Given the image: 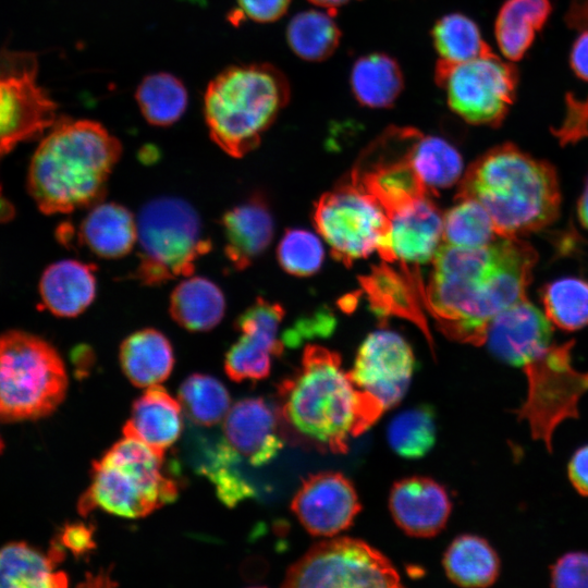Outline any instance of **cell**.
<instances>
[{
    "mask_svg": "<svg viewBox=\"0 0 588 588\" xmlns=\"http://www.w3.org/2000/svg\"><path fill=\"white\" fill-rule=\"evenodd\" d=\"M224 255L235 270H244L270 245L273 219L259 194L225 211L221 218Z\"/></svg>",
    "mask_w": 588,
    "mask_h": 588,
    "instance_id": "7402d4cb",
    "label": "cell"
},
{
    "mask_svg": "<svg viewBox=\"0 0 588 588\" xmlns=\"http://www.w3.org/2000/svg\"><path fill=\"white\" fill-rule=\"evenodd\" d=\"M284 309L278 303L258 297L236 319L237 341L224 357V370L236 382L268 377L271 356H280L284 342L278 338Z\"/></svg>",
    "mask_w": 588,
    "mask_h": 588,
    "instance_id": "2e32d148",
    "label": "cell"
},
{
    "mask_svg": "<svg viewBox=\"0 0 588 588\" xmlns=\"http://www.w3.org/2000/svg\"><path fill=\"white\" fill-rule=\"evenodd\" d=\"M433 46L441 61L463 63L490 51L476 22L462 13H450L432 27Z\"/></svg>",
    "mask_w": 588,
    "mask_h": 588,
    "instance_id": "d590c367",
    "label": "cell"
},
{
    "mask_svg": "<svg viewBox=\"0 0 588 588\" xmlns=\"http://www.w3.org/2000/svg\"><path fill=\"white\" fill-rule=\"evenodd\" d=\"M63 551L57 543L48 554L24 541L0 548V588H59L68 586L64 572L57 569Z\"/></svg>",
    "mask_w": 588,
    "mask_h": 588,
    "instance_id": "4316f807",
    "label": "cell"
},
{
    "mask_svg": "<svg viewBox=\"0 0 588 588\" xmlns=\"http://www.w3.org/2000/svg\"><path fill=\"white\" fill-rule=\"evenodd\" d=\"M284 587H399L392 563L363 540L339 537L313 546L287 569Z\"/></svg>",
    "mask_w": 588,
    "mask_h": 588,
    "instance_id": "7c38bea8",
    "label": "cell"
},
{
    "mask_svg": "<svg viewBox=\"0 0 588 588\" xmlns=\"http://www.w3.org/2000/svg\"><path fill=\"white\" fill-rule=\"evenodd\" d=\"M450 580L462 587L491 586L500 574V559L490 543L476 535L456 537L443 556Z\"/></svg>",
    "mask_w": 588,
    "mask_h": 588,
    "instance_id": "1f68e13d",
    "label": "cell"
},
{
    "mask_svg": "<svg viewBox=\"0 0 588 588\" xmlns=\"http://www.w3.org/2000/svg\"><path fill=\"white\" fill-rule=\"evenodd\" d=\"M145 120L155 126H169L185 112L188 95L184 84L170 73L147 75L135 94Z\"/></svg>",
    "mask_w": 588,
    "mask_h": 588,
    "instance_id": "836d02e7",
    "label": "cell"
},
{
    "mask_svg": "<svg viewBox=\"0 0 588 588\" xmlns=\"http://www.w3.org/2000/svg\"><path fill=\"white\" fill-rule=\"evenodd\" d=\"M34 53L0 51V158L57 121V103L38 84Z\"/></svg>",
    "mask_w": 588,
    "mask_h": 588,
    "instance_id": "5bb4252c",
    "label": "cell"
},
{
    "mask_svg": "<svg viewBox=\"0 0 588 588\" xmlns=\"http://www.w3.org/2000/svg\"><path fill=\"white\" fill-rule=\"evenodd\" d=\"M277 256L284 271L297 277H307L316 273L321 267L323 247L311 232L291 229L281 238Z\"/></svg>",
    "mask_w": 588,
    "mask_h": 588,
    "instance_id": "60d3db41",
    "label": "cell"
},
{
    "mask_svg": "<svg viewBox=\"0 0 588 588\" xmlns=\"http://www.w3.org/2000/svg\"><path fill=\"white\" fill-rule=\"evenodd\" d=\"M544 315L564 330L576 331L588 326V281L562 277L546 283L539 292Z\"/></svg>",
    "mask_w": 588,
    "mask_h": 588,
    "instance_id": "e575fe53",
    "label": "cell"
},
{
    "mask_svg": "<svg viewBox=\"0 0 588 588\" xmlns=\"http://www.w3.org/2000/svg\"><path fill=\"white\" fill-rule=\"evenodd\" d=\"M95 266L64 259L48 266L39 280L41 303L52 315L73 318L89 307L96 296Z\"/></svg>",
    "mask_w": 588,
    "mask_h": 588,
    "instance_id": "d4e9b609",
    "label": "cell"
},
{
    "mask_svg": "<svg viewBox=\"0 0 588 588\" xmlns=\"http://www.w3.org/2000/svg\"><path fill=\"white\" fill-rule=\"evenodd\" d=\"M574 341L551 344L539 357L522 369L527 380L525 402L516 411L526 420L534 440L552 451L553 433L566 419L578 418L581 396L588 392V371L572 363Z\"/></svg>",
    "mask_w": 588,
    "mask_h": 588,
    "instance_id": "9c48e42d",
    "label": "cell"
},
{
    "mask_svg": "<svg viewBox=\"0 0 588 588\" xmlns=\"http://www.w3.org/2000/svg\"><path fill=\"white\" fill-rule=\"evenodd\" d=\"M569 65L577 77L588 82V29L580 30L574 40L569 53Z\"/></svg>",
    "mask_w": 588,
    "mask_h": 588,
    "instance_id": "c3c4849f",
    "label": "cell"
},
{
    "mask_svg": "<svg viewBox=\"0 0 588 588\" xmlns=\"http://www.w3.org/2000/svg\"><path fill=\"white\" fill-rule=\"evenodd\" d=\"M567 475L575 490L588 497V444L573 453L567 465Z\"/></svg>",
    "mask_w": 588,
    "mask_h": 588,
    "instance_id": "7dc6e473",
    "label": "cell"
},
{
    "mask_svg": "<svg viewBox=\"0 0 588 588\" xmlns=\"http://www.w3.org/2000/svg\"><path fill=\"white\" fill-rule=\"evenodd\" d=\"M289 99V83L277 68L230 66L205 91L204 113L209 135L224 152L241 158L257 147Z\"/></svg>",
    "mask_w": 588,
    "mask_h": 588,
    "instance_id": "5b68a950",
    "label": "cell"
},
{
    "mask_svg": "<svg viewBox=\"0 0 588 588\" xmlns=\"http://www.w3.org/2000/svg\"><path fill=\"white\" fill-rule=\"evenodd\" d=\"M456 198L477 200L502 238L520 237L549 226L558 219L561 207L554 167L511 143L489 149L470 164Z\"/></svg>",
    "mask_w": 588,
    "mask_h": 588,
    "instance_id": "277c9868",
    "label": "cell"
},
{
    "mask_svg": "<svg viewBox=\"0 0 588 588\" xmlns=\"http://www.w3.org/2000/svg\"><path fill=\"white\" fill-rule=\"evenodd\" d=\"M389 507L394 522L405 534L430 538L445 527L452 503L442 485L428 477L412 476L392 486Z\"/></svg>",
    "mask_w": 588,
    "mask_h": 588,
    "instance_id": "44dd1931",
    "label": "cell"
},
{
    "mask_svg": "<svg viewBox=\"0 0 588 588\" xmlns=\"http://www.w3.org/2000/svg\"><path fill=\"white\" fill-rule=\"evenodd\" d=\"M291 509L310 535L333 537L353 524L360 503L354 486L343 474L320 471L303 480Z\"/></svg>",
    "mask_w": 588,
    "mask_h": 588,
    "instance_id": "e0dca14e",
    "label": "cell"
},
{
    "mask_svg": "<svg viewBox=\"0 0 588 588\" xmlns=\"http://www.w3.org/2000/svg\"><path fill=\"white\" fill-rule=\"evenodd\" d=\"M551 13V0H505L494 23L495 40L502 54L510 61L523 59Z\"/></svg>",
    "mask_w": 588,
    "mask_h": 588,
    "instance_id": "f1b7e54d",
    "label": "cell"
},
{
    "mask_svg": "<svg viewBox=\"0 0 588 588\" xmlns=\"http://www.w3.org/2000/svg\"><path fill=\"white\" fill-rule=\"evenodd\" d=\"M565 22L569 28L588 29V0H571Z\"/></svg>",
    "mask_w": 588,
    "mask_h": 588,
    "instance_id": "681fc988",
    "label": "cell"
},
{
    "mask_svg": "<svg viewBox=\"0 0 588 588\" xmlns=\"http://www.w3.org/2000/svg\"><path fill=\"white\" fill-rule=\"evenodd\" d=\"M77 238L95 256L118 259L127 255L137 242V221L126 207L99 201L83 218Z\"/></svg>",
    "mask_w": 588,
    "mask_h": 588,
    "instance_id": "484cf974",
    "label": "cell"
},
{
    "mask_svg": "<svg viewBox=\"0 0 588 588\" xmlns=\"http://www.w3.org/2000/svg\"><path fill=\"white\" fill-rule=\"evenodd\" d=\"M182 411L179 399L171 396L166 389L159 384L148 387L133 403L123 434L164 456L181 436Z\"/></svg>",
    "mask_w": 588,
    "mask_h": 588,
    "instance_id": "603a6c76",
    "label": "cell"
},
{
    "mask_svg": "<svg viewBox=\"0 0 588 588\" xmlns=\"http://www.w3.org/2000/svg\"><path fill=\"white\" fill-rule=\"evenodd\" d=\"M169 310L172 319L182 328L193 332L208 331L223 319L225 298L212 281L189 277L173 289Z\"/></svg>",
    "mask_w": 588,
    "mask_h": 588,
    "instance_id": "f546056e",
    "label": "cell"
},
{
    "mask_svg": "<svg viewBox=\"0 0 588 588\" xmlns=\"http://www.w3.org/2000/svg\"><path fill=\"white\" fill-rule=\"evenodd\" d=\"M275 408L284 440L333 454L346 453L350 438L385 412L353 384L340 355L320 345L305 347L299 369L278 387Z\"/></svg>",
    "mask_w": 588,
    "mask_h": 588,
    "instance_id": "7a4b0ae2",
    "label": "cell"
},
{
    "mask_svg": "<svg viewBox=\"0 0 588 588\" xmlns=\"http://www.w3.org/2000/svg\"><path fill=\"white\" fill-rule=\"evenodd\" d=\"M555 588H588V552L574 551L560 556L550 568Z\"/></svg>",
    "mask_w": 588,
    "mask_h": 588,
    "instance_id": "ee69618b",
    "label": "cell"
},
{
    "mask_svg": "<svg viewBox=\"0 0 588 588\" xmlns=\"http://www.w3.org/2000/svg\"><path fill=\"white\" fill-rule=\"evenodd\" d=\"M314 223L345 266L378 250L385 253L390 219L383 208L350 180L323 194L315 205Z\"/></svg>",
    "mask_w": 588,
    "mask_h": 588,
    "instance_id": "8fae6325",
    "label": "cell"
},
{
    "mask_svg": "<svg viewBox=\"0 0 588 588\" xmlns=\"http://www.w3.org/2000/svg\"><path fill=\"white\" fill-rule=\"evenodd\" d=\"M290 2L291 0H237L241 13L259 23L279 20L287 11Z\"/></svg>",
    "mask_w": 588,
    "mask_h": 588,
    "instance_id": "f6af8a7d",
    "label": "cell"
},
{
    "mask_svg": "<svg viewBox=\"0 0 588 588\" xmlns=\"http://www.w3.org/2000/svg\"><path fill=\"white\" fill-rule=\"evenodd\" d=\"M389 219L390 233L383 260L399 261L402 268L412 271L432 261L443 237V217L430 196L413 201Z\"/></svg>",
    "mask_w": 588,
    "mask_h": 588,
    "instance_id": "ffe728a7",
    "label": "cell"
},
{
    "mask_svg": "<svg viewBox=\"0 0 588 588\" xmlns=\"http://www.w3.org/2000/svg\"><path fill=\"white\" fill-rule=\"evenodd\" d=\"M443 217V240L445 244L477 248L491 244L498 236L492 219L475 199L457 198Z\"/></svg>",
    "mask_w": 588,
    "mask_h": 588,
    "instance_id": "f35d334b",
    "label": "cell"
},
{
    "mask_svg": "<svg viewBox=\"0 0 588 588\" xmlns=\"http://www.w3.org/2000/svg\"><path fill=\"white\" fill-rule=\"evenodd\" d=\"M350 84L355 99L364 107H391L404 87L397 62L390 56L376 52L358 58L352 68Z\"/></svg>",
    "mask_w": 588,
    "mask_h": 588,
    "instance_id": "4dcf8cb0",
    "label": "cell"
},
{
    "mask_svg": "<svg viewBox=\"0 0 588 588\" xmlns=\"http://www.w3.org/2000/svg\"><path fill=\"white\" fill-rule=\"evenodd\" d=\"M372 309L381 316H397L416 323L432 345L428 324L421 311L424 284L420 274L403 269L402 273L387 265L373 267L360 279Z\"/></svg>",
    "mask_w": 588,
    "mask_h": 588,
    "instance_id": "cb8c5ba5",
    "label": "cell"
},
{
    "mask_svg": "<svg viewBox=\"0 0 588 588\" xmlns=\"http://www.w3.org/2000/svg\"><path fill=\"white\" fill-rule=\"evenodd\" d=\"M179 401L189 420L207 427L224 419L231 407L230 394L224 384L203 373H193L182 382Z\"/></svg>",
    "mask_w": 588,
    "mask_h": 588,
    "instance_id": "74e56055",
    "label": "cell"
},
{
    "mask_svg": "<svg viewBox=\"0 0 588 588\" xmlns=\"http://www.w3.org/2000/svg\"><path fill=\"white\" fill-rule=\"evenodd\" d=\"M119 359L126 378L138 388L162 383L174 365L170 341L152 328L138 330L125 338L120 345Z\"/></svg>",
    "mask_w": 588,
    "mask_h": 588,
    "instance_id": "83f0119b",
    "label": "cell"
},
{
    "mask_svg": "<svg viewBox=\"0 0 588 588\" xmlns=\"http://www.w3.org/2000/svg\"><path fill=\"white\" fill-rule=\"evenodd\" d=\"M538 255L519 237L477 248L441 245L424 305L440 330L461 343L481 345L492 319L526 298Z\"/></svg>",
    "mask_w": 588,
    "mask_h": 588,
    "instance_id": "6da1fadb",
    "label": "cell"
},
{
    "mask_svg": "<svg viewBox=\"0 0 588 588\" xmlns=\"http://www.w3.org/2000/svg\"><path fill=\"white\" fill-rule=\"evenodd\" d=\"M3 449H4V443H3L2 438L0 437V454L2 453Z\"/></svg>",
    "mask_w": 588,
    "mask_h": 588,
    "instance_id": "db71d44e",
    "label": "cell"
},
{
    "mask_svg": "<svg viewBox=\"0 0 588 588\" xmlns=\"http://www.w3.org/2000/svg\"><path fill=\"white\" fill-rule=\"evenodd\" d=\"M420 133L390 126L360 154L350 181L370 195L388 217L431 193L420 180L412 152Z\"/></svg>",
    "mask_w": 588,
    "mask_h": 588,
    "instance_id": "4fadbf2b",
    "label": "cell"
},
{
    "mask_svg": "<svg viewBox=\"0 0 588 588\" xmlns=\"http://www.w3.org/2000/svg\"><path fill=\"white\" fill-rule=\"evenodd\" d=\"M59 542L75 555L88 553L96 547L93 528L83 523L66 524L60 532Z\"/></svg>",
    "mask_w": 588,
    "mask_h": 588,
    "instance_id": "bcb514c9",
    "label": "cell"
},
{
    "mask_svg": "<svg viewBox=\"0 0 588 588\" xmlns=\"http://www.w3.org/2000/svg\"><path fill=\"white\" fill-rule=\"evenodd\" d=\"M392 450L405 458L422 457L436 441L434 413L428 405L408 408L396 415L388 427Z\"/></svg>",
    "mask_w": 588,
    "mask_h": 588,
    "instance_id": "ab89813d",
    "label": "cell"
},
{
    "mask_svg": "<svg viewBox=\"0 0 588 588\" xmlns=\"http://www.w3.org/2000/svg\"><path fill=\"white\" fill-rule=\"evenodd\" d=\"M412 162L430 193L452 186L463 171V160L457 149L437 136H419L413 148Z\"/></svg>",
    "mask_w": 588,
    "mask_h": 588,
    "instance_id": "8d00e7d4",
    "label": "cell"
},
{
    "mask_svg": "<svg viewBox=\"0 0 588 588\" xmlns=\"http://www.w3.org/2000/svg\"><path fill=\"white\" fill-rule=\"evenodd\" d=\"M121 154L119 139L100 123L60 120L32 157L28 193L45 215L89 208L103 200Z\"/></svg>",
    "mask_w": 588,
    "mask_h": 588,
    "instance_id": "3957f363",
    "label": "cell"
},
{
    "mask_svg": "<svg viewBox=\"0 0 588 588\" xmlns=\"http://www.w3.org/2000/svg\"><path fill=\"white\" fill-rule=\"evenodd\" d=\"M163 457L133 438L115 442L93 462L90 483L78 500L79 514L100 509L139 518L174 501L179 486L162 471Z\"/></svg>",
    "mask_w": 588,
    "mask_h": 588,
    "instance_id": "8992f818",
    "label": "cell"
},
{
    "mask_svg": "<svg viewBox=\"0 0 588 588\" xmlns=\"http://www.w3.org/2000/svg\"><path fill=\"white\" fill-rule=\"evenodd\" d=\"M434 76L453 112L467 123L492 127L506 118L519 81L516 66L493 51L463 63L439 60Z\"/></svg>",
    "mask_w": 588,
    "mask_h": 588,
    "instance_id": "30bf717a",
    "label": "cell"
},
{
    "mask_svg": "<svg viewBox=\"0 0 588 588\" xmlns=\"http://www.w3.org/2000/svg\"><path fill=\"white\" fill-rule=\"evenodd\" d=\"M137 221L138 264L133 277L155 286L189 277L196 261L211 249L195 209L176 197H158L140 209Z\"/></svg>",
    "mask_w": 588,
    "mask_h": 588,
    "instance_id": "ba28073f",
    "label": "cell"
},
{
    "mask_svg": "<svg viewBox=\"0 0 588 588\" xmlns=\"http://www.w3.org/2000/svg\"><path fill=\"white\" fill-rule=\"evenodd\" d=\"M15 213L13 204L3 195L0 185V223L9 222Z\"/></svg>",
    "mask_w": 588,
    "mask_h": 588,
    "instance_id": "816d5d0a",
    "label": "cell"
},
{
    "mask_svg": "<svg viewBox=\"0 0 588 588\" xmlns=\"http://www.w3.org/2000/svg\"><path fill=\"white\" fill-rule=\"evenodd\" d=\"M577 217L581 226L588 231V175L577 201Z\"/></svg>",
    "mask_w": 588,
    "mask_h": 588,
    "instance_id": "f907efd6",
    "label": "cell"
},
{
    "mask_svg": "<svg viewBox=\"0 0 588 588\" xmlns=\"http://www.w3.org/2000/svg\"><path fill=\"white\" fill-rule=\"evenodd\" d=\"M552 133L563 146L588 137V96L579 98L572 93L566 95L564 118Z\"/></svg>",
    "mask_w": 588,
    "mask_h": 588,
    "instance_id": "7bdbcfd3",
    "label": "cell"
},
{
    "mask_svg": "<svg viewBox=\"0 0 588 588\" xmlns=\"http://www.w3.org/2000/svg\"><path fill=\"white\" fill-rule=\"evenodd\" d=\"M210 466L205 470L220 500L229 506L255 494L254 488L232 469L237 461L221 443L216 448Z\"/></svg>",
    "mask_w": 588,
    "mask_h": 588,
    "instance_id": "b9f144b4",
    "label": "cell"
},
{
    "mask_svg": "<svg viewBox=\"0 0 588 588\" xmlns=\"http://www.w3.org/2000/svg\"><path fill=\"white\" fill-rule=\"evenodd\" d=\"M551 339V322L525 298L492 319L485 344L499 360L523 368L552 344Z\"/></svg>",
    "mask_w": 588,
    "mask_h": 588,
    "instance_id": "d6986e66",
    "label": "cell"
},
{
    "mask_svg": "<svg viewBox=\"0 0 588 588\" xmlns=\"http://www.w3.org/2000/svg\"><path fill=\"white\" fill-rule=\"evenodd\" d=\"M311 3L319 5L330 13L334 12L338 8L346 4L351 0H309ZM334 14V13H332Z\"/></svg>",
    "mask_w": 588,
    "mask_h": 588,
    "instance_id": "f5cc1de1",
    "label": "cell"
},
{
    "mask_svg": "<svg viewBox=\"0 0 588 588\" xmlns=\"http://www.w3.org/2000/svg\"><path fill=\"white\" fill-rule=\"evenodd\" d=\"M69 379L59 352L22 330L0 334V421L37 420L64 401Z\"/></svg>",
    "mask_w": 588,
    "mask_h": 588,
    "instance_id": "52a82bcc",
    "label": "cell"
},
{
    "mask_svg": "<svg viewBox=\"0 0 588 588\" xmlns=\"http://www.w3.org/2000/svg\"><path fill=\"white\" fill-rule=\"evenodd\" d=\"M223 443L254 467L272 461L282 450L277 408L261 397H246L230 407L223 419Z\"/></svg>",
    "mask_w": 588,
    "mask_h": 588,
    "instance_id": "ac0fdd59",
    "label": "cell"
},
{
    "mask_svg": "<svg viewBox=\"0 0 588 588\" xmlns=\"http://www.w3.org/2000/svg\"><path fill=\"white\" fill-rule=\"evenodd\" d=\"M414 364L408 343L395 332L380 330L364 340L347 375L358 390L371 395L387 411L405 395Z\"/></svg>",
    "mask_w": 588,
    "mask_h": 588,
    "instance_id": "9a60e30c",
    "label": "cell"
},
{
    "mask_svg": "<svg viewBox=\"0 0 588 588\" xmlns=\"http://www.w3.org/2000/svg\"><path fill=\"white\" fill-rule=\"evenodd\" d=\"M341 32L329 11L307 10L297 13L286 28L293 52L307 61L329 58L338 48Z\"/></svg>",
    "mask_w": 588,
    "mask_h": 588,
    "instance_id": "d6a6232c",
    "label": "cell"
}]
</instances>
